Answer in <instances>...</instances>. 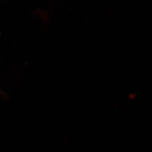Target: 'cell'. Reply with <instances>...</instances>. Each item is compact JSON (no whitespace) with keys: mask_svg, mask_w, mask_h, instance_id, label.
I'll return each instance as SVG.
<instances>
[]
</instances>
